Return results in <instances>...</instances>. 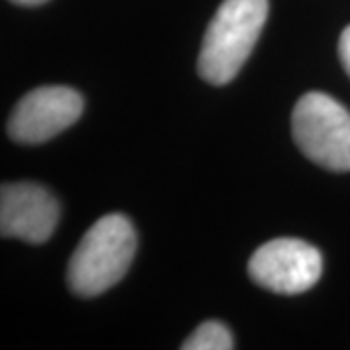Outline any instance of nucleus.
I'll return each instance as SVG.
<instances>
[{"label": "nucleus", "mask_w": 350, "mask_h": 350, "mask_svg": "<svg viewBox=\"0 0 350 350\" xmlns=\"http://www.w3.org/2000/svg\"><path fill=\"white\" fill-rule=\"evenodd\" d=\"M82 111L84 100L72 88H36L14 107L8 119V135L22 144H39L75 125Z\"/></svg>", "instance_id": "obj_5"}, {"label": "nucleus", "mask_w": 350, "mask_h": 350, "mask_svg": "<svg viewBox=\"0 0 350 350\" xmlns=\"http://www.w3.org/2000/svg\"><path fill=\"white\" fill-rule=\"evenodd\" d=\"M298 148L331 172H350V113L323 92L301 96L292 111Z\"/></svg>", "instance_id": "obj_3"}, {"label": "nucleus", "mask_w": 350, "mask_h": 350, "mask_svg": "<svg viewBox=\"0 0 350 350\" xmlns=\"http://www.w3.org/2000/svg\"><path fill=\"white\" fill-rule=\"evenodd\" d=\"M338 55H340V61L342 66L347 70V75L350 76V25L342 31L340 41H338Z\"/></svg>", "instance_id": "obj_8"}, {"label": "nucleus", "mask_w": 350, "mask_h": 350, "mask_svg": "<svg viewBox=\"0 0 350 350\" xmlns=\"http://www.w3.org/2000/svg\"><path fill=\"white\" fill-rule=\"evenodd\" d=\"M269 14V0H224L199 53V75L214 86L232 82L245 64Z\"/></svg>", "instance_id": "obj_1"}, {"label": "nucleus", "mask_w": 350, "mask_h": 350, "mask_svg": "<svg viewBox=\"0 0 350 350\" xmlns=\"http://www.w3.org/2000/svg\"><path fill=\"white\" fill-rule=\"evenodd\" d=\"M12 2L20 6H39V4H45L47 0H12Z\"/></svg>", "instance_id": "obj_9"}, {"label": "nucleus", "mask_w": 350, "mask_h": 350, "mask_svg": "<svg viewBox=\"0 0 350 350\" xmlns=\"http://www.w3.org/2000/svg\"><path fill=\"white\" fill-rule=\"evenodd\" d=\"M59 222V202L38 183H6L0 189V234L43 243Z\"/></svg>", "instance_id": "obj_6"}, {"label": "nucleus", "mask_w": 350, "mask_h": 350, "mask_svg": "<svg viewBox=\"0 0 350 350\" xmlns=\"http://www.w3.org/2000/svg\"><path fill=\"white\" fill-rule=\"evenodd\" d=\"M183 350H230L234 338L228 327L220 321H206L181 345Z\"/></svg>", "instance_id": "obj_7"}, {"label": "nucleus", "mask_w": 350, "mask_h": 350, "mask_svg": "<svg viewBox=\"0 0 350 350\" xmlns=\"http://www.w3.org/2000/svg\"><path fill=\"white\" fill-rule=\"evenodd\" d=\"M251 280L276 294H301L317 284L323 259L317 247L296 238H278L261 245L250 259Z\"/></svg>", "instance_id": "obj_4"}, {"label": "nucleus", "mask_w": 350, "mask_h": 350, "mask_svg": "<svg viewBox=\"0 0 350 350\" xmlns=\"http://www.w3.org/2000/svg\"><path fill=\"white\" fill-rule=\"evenodd\" d=\"M137 251L135 228L123 214H107L84 234L68 261V288L84 298L100 296L126 275Z\"/></svg>", "instance_id": "obj_2"}]
</instances>
